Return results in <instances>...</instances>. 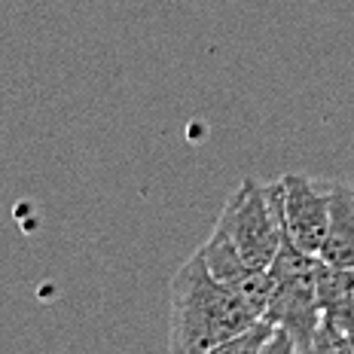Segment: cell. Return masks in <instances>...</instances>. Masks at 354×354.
Instances as JSON below:
<instances>
[{"instance_id": "1", "label": "cell", "mask_w": 354, "mask_h": 354, "mask_svg": "<svg viewBox=\"0 0 354 354\" xmlns=\"http://www.w3.org/2000/svg\"><path fill=\"white\" fill-rule=\"evenodd\" d=\"M257 318L263 315L232 284L220 281L198 250L171 278L168 348L174 354L217 351Z\"/></svg>"}, {"instance_id": "2", "label": "cell", "mask_w": 354, "mask_h": 354, "mask_svg": "<svg viewBox=\"0 0 354 354\" xmlns=\"http://www.w3.org/2000/svg\"><path fill=\"white\" fill-rule=\"evenodd\" d=\"M318 269H321V257L302 250L284 232L281 248H278L275 260L269 266L275 290H272L269 308H266L263 318L284 327L287 333L297 339L299 354L315 348V333L321 327Z\"/></svg>"}, {"instance_id": "3", "label": "cell", "mask_w": 354, "mask_h": 354, "mask_svg": "<svg viewBox=\"0 0 354 354\" xmlns=\"http://www.w3.org/2000/svg\"><path fill=\"white\" fill-rule=\"evenodd\" d=\"M284 187L281 180L257 183L245 177L239 189L226 198L217 217V230L230 235L248 266L269 269L284 239Z\"/></svg>"}, {"instance_id": "4", "label": "cell", "mask_w": 354, "mask_h": 354, "mask_svg": "<svg viewBox=\"0 0 354 354\" xmlns=\"http://www.w3.org/2000/svg\"><path fill=\"white\" fill-rule=\"evenodd\" d=\"M318 306L321 327L315 333L318 354H351L354 345V269L330 266L318 269Z\"/></svg>"}, {"instance_id": "5", "label": "cell", "mask_w": 354, "mask_h": 354, "mask_svg": "<svg viewBox=\"0 0 354 354\" xmlns=\"http://www.w3.org/2000/svg\"><path fill=\"white\" fill-rule=\"evenodd\" d=\"M284 187V232L293 241L308 250L318 254L324 248L330 230V187L318 189V183H312L306 174H284L281 177Z\"/></svg>"}, {"instance_id": "6", "label": "cell", "mask_w": 354, "mask_h": 354, "mask_svg": "<svg viewBox=\"0 0 354 354\" xmlns=\"http://www.w3.org/2000/svg\"><path fill=\"white\" fill-rule=\"evenodd\" d=\"M321 260L354 269V187L348 183H330V230Z\"/></svg>"}, {"instance_id": "7", "label": "cell", "mask_w": 354, "mask_h": 354, "mask_svg": "<svg viewBox=\"0 0 354 354\" xmlns=\"http://www.w3.org/2000/svg\"><path fill=\"white\" fill-rule=\"evenodd\" d=\"M275 333V324L269 318H257L250 327H245L241 333H235L232 339H226L214 354H263L269 336Z\"/></svg>"}, {"instance_id": "8", "label": "cell", "mask_w": 354, "mask_h": 354, "mask_svg": "<svg viewBox=\"0 0 354 354\" xmlns=\"http://www.w3.org/2000/svg\"><path fill=\"white\" fill-rule=\"evenodd\" d=\"M351 354H354V345H351Z\"/></svg>"}]
</instances>
